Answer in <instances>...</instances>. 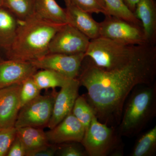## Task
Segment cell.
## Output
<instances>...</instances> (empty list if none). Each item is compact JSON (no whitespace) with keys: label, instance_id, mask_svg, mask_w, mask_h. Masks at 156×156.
Returning a JSON list of instances; mask_svg holds the SVG:
<instances>
[{"label":"cell","instance_id":"cell-28","mask_svg":"<svg viewBox=\"0 0 156 156\" xmlns=\"http://www.w3.org/2000/svg\"><path fill=\"white\" fill-rule=\"evenodd\" d=\"M58 147L54 144H48L35 150L27 153V156H53L58 151Z\"/></svg>","mask_w":156,"mask_h":156},{"label":"cell","instance_id":"cell-22","mask_svg":"<svg viewBox=\"0 0 156 156\" xmlns=\"http://www.w3.org/2000/svg\"><path fill=\"white\" fill-rule=\"evenodd\" d=\"M103 1L105 4L108 15L119 17L129 22L142 26L141 22L136 18L134 13L129 10L123 0Z\"/></svg>","mask_w":156,"mask_h":156},{"label":"cell","instance_id":"cell-31","mask_svg":"<svg viewBox=\"0 0 156 156\" xmlns=\"http://www.w3.org/2000/svg\"><path fill=\"white\" fill-rule=\"evenodd\" d=\"M64 1V2H65V3H67L68 2H69L70 1V0H63Z\"/></svg>","mask_w":156,"mask_h":156},{"label":"cell","instance_id":"cell-9","mask_svg":"<svg viewBox=\"0 0 156 156\" xmlns=\"http://www.w3.org/2000/svg\"><path fill=\"white\" fill-rule=\"evenodd\" d=\"M85 58V53L73 55L49 53L30 62L38 69L51 70L68 78L75 79L79 76Z\"/></svg>","mask_w":156,"mask_h":156},{"label":"cell","instance_id":"cell-29","mask_svg":"<svg viewBox=\"0 0 156 156\" xmlns=\"http://www.w3.org/2000/svg\"><path fill=\"white\" fill-rule=\"evenodd\" d=\"M6 156H26V151L22 143L19 138L16 136V138L11 144Z\"/></svg>","mask_w":156,"mask_h":156},{"label":"cell","instance_id":"cell-5","mask_svg":"<svg viewBox=\"0 0 156 156\" xmlns=\"http://www.w3.org/2000/svg\"><path fill=\"white\" fill-rule=\"evenodd\" d=\"M121 136L115 127L101 122L95 115L81 143L89 156H121L124 147Z\"/></svg>","mask_w":156,"mask_h":156},{"label":"cell","instance_id":"cell-18","mask_svg":"<svg viewBox=\"0 0 156 156\" xmlns=\"http://www.w3.org/2000/svg\"><path fill=\"white\" fill-rule=\"evenodd\" d=\"M17 136L27 153L49 144L46 133L39 128L25 127L17 128Z\"/></svg>","mask_w":156,"mask_h":156},{"label":"cell","instance_id":"cell-26","mask_svg":"<svg viewBox=\"0 0 156 156\" xmlns=\"http://www.w3.org/2000/svg\"><path fill=\"white\" fill-rule=\"evenodd\" d=\"M17 136L15 127L0 129V156H6L11 144Z\"/></svg>","mask_w":156,"mask_h":156},{"label":"cell","instance_id":"cell-12","mask_svg":"<svg viewBox=\"0 0 156 156\" xmlns=\"http://www.w3.org/2000/svg\"><path fill=\"white\" fill-rule=\"evenodd\" d=\"M38 70L30 62L0 59V89L22 83Z\"/></svg>","mask_w":156,"mask_h":156},{"label":"cell","instance_id":"cell-2","mask_svg":"<svg viewBox=\"0 0 156 156\" xmlns=\"http://www.w3.org/2000/svg\"><path fill=\"white\" fill-rule=\"evenodd\" d=\"M22 23L11 48L6 52L8 59L30 62L41 58L48 54L51 40L64 25L48 22L34 15Z\"/></svg>","mask_w":156,"mask_h":156},{"label":"cell","instance_id":"cell-7","mask_svg":"<svg viewBox=\"0 0 156 156\" xmlns=\"http://www.w3.org/2000/svg\"><path fill=\"white\" fill-rule=\"evenodd\" d=\"M56 95H39L22 107L14 127L16 128L25 127L40 128L48 126Z\"/></svg>","mask_w":156,"mask_h":156},{"label":"cell","instance_id":"cell-21","mask_svg":"<svg viewBox=\"0 0 156 156\" xmlns=\"http://www.w3.org/2000/svg\"><path fill=\"white\" fill-rule=\"evenodd\" d=\"M2 6L23 21L34 15L35 0H2Z\"/></svg>","mask_w":156,"mask_h":156},{"label":"cell","instance_id":"cell-24","mask_svg":"<svg viewBox=\"0 0 156 156\" xmlns=\"http://www.w3.org/2000/svg\"><path fill=\"white\" fill-rule=\"evenodd\" d=\"M41 91L32 76L23 81L21 84L20 95V108L40 95Z\"/></svg>","mask_w":156,"mask_h":156},{"label":"cell","instance_id":"cell-20","mask_svg":"<svg viewBox=\"0 0 156 156\" xmlns=\"http://www.w3.org/2000/svg\"><path fill=\"white\" fill-rule=\"evenodd\" d=\"M156 154V126L140 136L136 140L130 156H154Z\"/></svg>","mask_w":156,"mask_h":156},{"label":"cell","instance_id":"cell-3","mask_svg":"<svg viewBox=\"0 0 156 156\" xmlns=\"http://www.w3.org/2000/svg\"><path fill=\"white\" fill-rule=\"evenodd\" d=\"M156 114V82L136 86L124 104L118 130L119 134L128 137L137 135Z\"/></svg>","mask_w":156,"mask_h":156},{"label":"cell","instance_id":"cell-14","mask_svg":"<svg viewBox=\"0 0 156 156\" xmlns=\"http://www.w3.org/2000/svg\"><path fill=\"white\" fill-rule=\"evenodd\" d=\"M65 5L67 23L77 29L90 40L100 37V23L94 19L92 14L79 9L70 1Z\"/></svg>","mask_w":156,"mask_h":156},{"label":"cell","instance_id":"cell-13","mask_svg":"<svg viewBox=\"0 0 156 156\" xmlns=\"http://www.w3.org/2000/svg\"><path fill=\"white\" fill-rule=\"evenodd\" d=\"M21 84H14L0 89L1 128L14 127L20 108V95Z\"/></svg>","mask_w":156,"mask_h":156},{"label":"cell","instance_id":"cell-10","mask_svg":"<svg viewBox=\"0 0 156 156\" xmlns=\"http://www.w3.org/2000/svg\"><path fill=\"white\" fill-rule=\"evenodd\" d=\"M80 86L77 78L72 79L56 94L52 115L47 126L50 129L72 112L76 99L79 96Z\"/></svg>","mask_w":156,"mask_h":156},{"label":"cell","instance_id":"cell-11","mask_svg":"<svg viewBox=\"0 0 156 156\" xmlns=\"http://www.w3.org/2000/svg\"><path fill=\"white\" fill-rule=\"evenodd\" d=\"M85 132L84 126L71 112L46 134L49 142L61 144L69 142L81 143Z\"/></svg>","mask_w":156,"mask_h":156},{"label":"cell","instance_id":"cell-6","mask_svg":"<svg viewBox=\"0 0 156 156\" xmlns=\"http://www.w3.org/2000/svg\"><path fill=\"white\" fill-rule=\"evenodd\" d=\"M100 37L128 45L147 44L142 26L111 15L100 23Z\"/></svg>","mask_w":156,"mask_h":156},{"label":"cell","instance_id":"cell-32","mask_svg":"<svg viewBox=\"0 0 156 156\" xmlns=\"http://www.w3.org/2000/svg\"><path fill=\"white\" fill-rule=\"evenodd\" d=\"M2 6V0H0V7Z\"/></svg>","mask_w":156,"mask_h":156},{"label":"cell","instance_id":"cell-27","mask_svg":"<svg viewBox=\"0 0 156 156\" xmlns=\"http://www.w3.org/2000/svg\"><path fill=\"white\" fill-rule=\"evenodd\" d=\"M59 150V155L61 156H87V151L82 146L76 144H68L62 145Z\"/></svg>","mask_w":156,"mask_h":156},{"label":"cell","instance_id":"cell-19","mask_svg":"<svg viewBox=\"0 0 156 156\" xmlns=\"http://www.w3.org/2000/svg\"><path fill=\"white\" fill-rule=\"evenodd\" d=\"M33 79L39 89H55L62 88L72 79L69 78L59 73L49 69H41L37 71L32 76Z\"/></svg>","mask_w":156,"mask_h":156},{"label":"cell","instance_id":"cell-33","mask_svg":"<svg viewBox=\"0 0 156 156\" xmlns=\"http://www.w3.org/2000/svg\"><path fill=\"white\" fill-rule=\"evenodd\" d=\"M1 127H0V129H1Z\"/></svg>","mask_w":156,"mask_h":156},{"label":"cell","instance_id":"cell-23","mask_svg":"<svg viewBox=\"0 0 156 156\" xmlns=\"http://www.w3.org/2000/svg\"><path fill=\"white\" fill-rule=\"evenodd\" d=\"M72 113L84 126L85 130L89 128L92 118L95 115L94 111L85 95H79L76 99Z\"/></svg>","mask_w":156,"mask_h":156},{"label":"cell","instance_id":"cell-25","mask_svg":"<svg viewBox=\"0 0 156 156\" xmlns=\"http://www.w3.org/2000/svg\"><path fill=\"white\" fill-rule=\"evenodd\" d=\"M70 2L79 9L90 14L101 13L105 16L108 15L103 0H70Z\"/></svg>","mask_w":156,"mask_h":156},{"label":"cell","instance_id":"cell-4","mask_svg":"<svg viewBox=\"0 0 156 156\" xmlns=\"http://www.w3.org/2000/svg\"><path fill=\"white\" fill-rule=\"evenodd\" d=\"M140 45H126L100 37L90 40L85 55L96 67L111 70L128 64L135 56Z\"/></svg>","mask_w":156,"mask_h":156},{"label":"cell","instance_id":"cell-8","mask_svg":"<svg viewBox=\"0 0 156 156\" xmlns=\"http://www.w3.org/2000/svg\"><path fill=\"white\" fill-rule=\"evenodd\" d=\"M90 39L68 23L62 26L53 37L48 53L73 54L85 53Z\"/></svg>","mask_w":156,"mask_h":156},{"label":"cell","instance_id":"cell-16","mask_svg":"<svg viewBox=\"0 0 156 156\" xmlns=\"http://www.w3.org/2000/svg\"><path fill=\"white\" fill-rule=\"evenodd\" d=\"M34 15L55 24L64 25L67 23L66 9L60 7L56 0H35Z\"/></svg>","mask_w":156,"mask_h":156},{"label":"cell","instance_id":"cell-17","mask_svg":"<svg viewBox=\"0 0 156 156\" xmlns=\"http://www.w3.org/2000/svg\"><path fill=\"white\" fill-rule=\"evenodd\" d=\"M17 17L3 6L0 7V49L7 52L14 42L19 24Z\"/></svg>","mask_w":156,"mask_h":156},{"label":"cell","instance_id":"cell-30","mask_svg":"<svg viewBox=\"0 0 156 156\" xmlns=\"http://www.w3.org/2000/svg\"><path fill=\"white\" fill-rule=\"evenodd\" d=\"M123 1L129 10L134 14L136 5L139 0H123Z\"/></svg>","mask_w":156,"mask_h":156},{"label":"cell","instance_id":"cell-15","mask_svg":"<svg viewBox=\"0 0 156 156\" xmlns=\"http://www.w3.org/2000/svg\"><path fill=\"white\" fill-rule=\"evenodd\" d=\"M134 15L141 23L147 44H156V3L155 0H139Z\"/></svg>","mask_w":156,"mask_h":156},{"label":"cell","instance_id":"cell-1","mask_svg":"<svg viewBox=\"0 0 156 156\" xmlns=\"http://www.w3.org/2000/svg\"><path fill=\"white\" fill-rule=\"evenodd\" d=\"M156 45H140L128 64L109 71L96 67L85 56L77 79L86 88V96L98 121L119 126L124 104L133 89L155 82Z\"/></svg>","mask_w":156,"mask_h":156}]
</instances>
